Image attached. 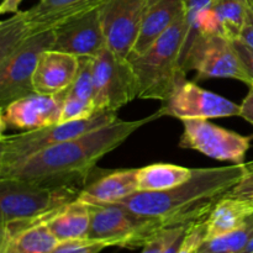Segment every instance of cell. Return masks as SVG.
<instances>
[{
	"instance_id": "1",
	"label": "cell",
	"mask_w": 253,
	"mask_h": 253,
	"mask_svg": "<svg viewBox=\"0 0 253 253\" xmlns=\"http://www.w3.org/2000/svg\"><path fill=\"white\" fill-rule=\"evenodd\" d=\"M160 118L162 114L158 110L141 120H116L110 125L46 148L15 167L0 170V178L51 187L69 185L83 190L99 160L118 148L136 130Z\"/></svg>"
},
{
	"instance_id": "2",
	"label": "cell",
	"mask_w": 253,
	"mask_h": 253,
	"mask_svg": "<svg viewBox=\"0 0 253 253\" xmlns=\"http://www.w3.org/2000/svg\"><path fill=\"white\" fill-rule=\"evenodd\" d=\"M245 166L194 168L182 184L163 192H136L119 204L135 214L157 219L166 227L192 225L205 220L244 175Z\"/></svg>"
},
{
	"instance_id": "3",
	"label": "cell",
	"mask_w": 253,
	"mask_h": 253,
	"mask_svg": "<svg viewBox=\"0 0 253 253\" xmlns=\"http://www.w3.org/2000/svg\"><path fill=\"white\" fill-rule=\"evenodd\" d=\"M82 189L51 187L34 182L0 178L1 241L41 224H47L62 208L78 200Z\"/></svg>"
},
{
	"instance_id": "4",
	"label": "cell",
	"mask_w": 253,
	"mask_h": 253,
	"mask_svg": "<svg viewBox=\"0 0 253 253\" xmlns=\"http://www.w3.org/2000/svg\"><path fill=\"white\" fill-rule=\"evenodd\" d=\"M188 32L185 9L142 54L128 57L137 79V98L165 101L185 78L180 56Z\"/></svg>"
},
{
	"instance_id": "5",
	"label": "cell",
	"mask_w": 253,
	"mask_h": 253,
	"mask_svg": "<svg viewBox=\"0 0 253 253\" xmlns=\"http://www.w3.org/2000/svg\"><path fill=\"white\" fill-rule=\"evenodd\" d=\"M116 120L119 119L114 111H100L84 120L58 123L17 135L6 136L1 133L0 170L15 167L46 148L110 125Z\"/></svg>"
},
{
	"instance_id": "6",
	"label": "cell",
	"mask_w": 253,
	"mask_h": 253,
	"mask_svg": "<svg viewBox=\"0 0 253 253\" xmlns=\"http://www.w3.org/2000/svg\"><path fill=\"white\" fill-rule=\"evenodd\" d=\"M88 205L91 215L88 239L105 242L109 247H143L166 229L160 220L140 216L119 203Z\"/></svg>"
},
{
	"instance_id": "7",
	"label": "cell",
	"mask_w": 253,
	"mask_h": 253,
	"mask_svg": "<svg viewBox=\"0 0 253 253\" xmlns=\"http://www.w3.org/2000/svg\"><path fill=\"white\" fill-rule=\"evenodd\" d=\"M94 106L96 113L114 111L137 98V79L128 58L105 47L93 59Z\"/></svg>"
},
{
	"instance_id": "8",
	"label": "cell",
	"mask_w": 253,
	"mask_h": 253,
	"mask_svg": "<svg viewBox=\"0 0 253 253\" xmlns=\"http://www.w3.org/2000/svg\"><path fill=\"white\" fill-rule=\"evenodd\" d=\"M53 30L25 40L16 49L0 58V109L35 93L34 73L43 51L52 49Z\"/></svg>"
},
{
	"instance_id": "9",
	"label": "cell",
	"mask_w": 253,
	"mask_h": 253,
	"mask_svg": "<svg viewBox=\"0 0 253 253\" xmlns=\"http://www.w3.org/2000/svg\"><path fill=\"white\" fill-rule=\"evenodd\" d=\"M183 71H195L197 79L232 78L249 86L247 74L231 40L216 34H199L183 63Z\"/></svg>"
},
{
	"instance_id": "10",
	"label": "cell",
	"mask_w": 253,
	"mask_h": 253,
	"mask_svg": "<svg viewBox=\"0 0 253 253\" xmlns=\"http://www.w3.org/2000/svg\"><path fill=\"white\" fill-rule=\"evenodd\" d=\"M182 123L184 131L179 147L198 151L208 157L232 165L245 163L247 151L251 147V137L220 127L207 119H185Z\"/></svg>"
},
{
	"instance_id": "11",
	"label": "cell",
	"mask_w": 253,
	"mask_h": 253,
	"mask_svg": "<svg viewBox=\"0 0 253 253\" xmlns=\"http://www.w3.org/2000/svg\"><path fill=\"white\" fill-rule=\"evenodd\" d=\"M162 116L185 119H216L241 115V104L200 88L187 78L178 82L172 94L162 101Z\"/></svg>"
},
{
	"instance_id": "12",
	"label": "cell",
	"mask_w": 253,
	"mask_h": 253,
	"mask_svg": "<svg viewBox=\"0 0 253 253\" xmlns=\"http://www.w3.org/2000/svg\"><path fill=\"white\" fill-rule=\"evenodd\" d=\"M66 93L67 89L49 95L32 93L10 103L0 113L1 133L7 128L31 131L58 124Z\"/></svg>"
},
{
	"instance_id": "13",
	"label": "cell",
	"mask_w": 253,
	"mask_h": 253,
	"mask_svg": "<svg viewBox=\"0 0 253 253\" xmlns=\"http://www.w3.org/2000/svg\"><path fill=\"white\" fill-rule=\"evenodd\" d=\"M147 0H106L100 16L106 43L111 51L128 58L133 48Z\"/></svg>"
},
{
	"instance_id": "14",
	"label": "cell",
	"mask_w": 253,
	"mask_h": 253,
	"mask_svg": "<svg viewBox=\"0 0 253 253\" xmlns=\"http://www.w3.org/2000/svg\"><path fill=\"white\" fill-rule=\"evenodd\" d=\"M52 49L76 57H96L105 47V32L100 16V7L71 20L53 30Z\"/></svg>"
},
{
	"instance_id": "15",
	"label": "cell",
	"mask_w": 253,
	"mask_h": 253,
	"mask_svg": "<svg viewBox=\"0 0 253 253\" xmlns=\"http://www.w3.org/2000/svg\"><path fill=\"white\" fill-rule=\"evenodd\" d=\"M106 0H40L20 11L30 35L52 31L71 20L99 9Z\"/></svg>"
},
{
	"instance_id": "16",
	"label": "cell",
	"mask_w": 253,
	"mask_h": 253,
	"mask_svg": "<svg viewBox=\"0 0 253 253\" xmlns=\"http://www.w3.org/2000/svg\"><path fill=\"white\" fill-rule=\"evenodd\" d=\"M79 57L47 49L40 56L34 73V90L39 94H58L66 90L77 76Z\"/></svg>"
},
{
	"instance_id": "17",
	"label": "cell",
	"mask_w": 253,
	"mask_h": 253,
	"mask_svg": "<svg viewBox=\"0 0 253 253\" xmlns=\"http://www.w3.org/2000/svg\"><path fill=\"white\" fill-rule=\"evenodd\" d=\"M137 190V168L109 170L98 177H93L91 173L78 200L90 205L116 204Z\"/></svg>"
},
{
	"instance_id": "18",
	"label": "cell",
	"mask_w": 253,
	"mask_h": 253,
	"mask_svg": "<svg viewBox=\"0 0 253 253\" xmlns=\"http://www.w3.org/2000/svg\"><path fill=\"white\" fill-rule=\"evenodd\" d=\"M184 10V0H147L140 31L128 57L147 51Z\"/></svg>"
},
{
	"instance_id": "19",
	"label": "cell",
	"mask_w": 253,
	"mask_h": 253,
	"mask_svg": "<svg viewBox=\"0 0 253 253\" xmlns=\"http://www.w3.org/2000/svg\"><path fill=\"white\" fill-rule=\"evenodd\" d=\"M253 214V208L244 200L225 197L217 203L205 220V240L222 236L239 229Z\"/></svg>"
},
{
	"instance_id": "20",
	"label": "cell",
	"mask_w": 253,
	"mask_h": 253,
	"mask_svg": "<svg viewBox=\"0 0 253 253\" xmlns=\"http://www.w3.org/2000/svg\"><path fill=\"white\" fill-rule=\"evenodd\" d=\"M90 209L86 203L76 200L62 208L47 226L59 242L88 239L90 229Z\"/></svg>"
},
{
	"instance_id": "21",
	"label": "cell",
	"mask_w": 253,
	"mask_h": 253,
	"mask_svg": "<svg viewBox=\"0 0 253 253\" xmlns=\"http://www.w3.org/2000/svg\"><path fill=\"white\" fill-rule=\"evenodd\" d=\"M194 168L172 163H155L137 168V192H163L187 182Z\"/></svg>"
},
{
	"instance_id": "22",
	"label": "cell",
	"mask_w": 253,
	"mask_h": 253,
	"mask_svg": "<svg viewBox=\"0 0 253 253\" xmlns=\"http://www.w3.org/2000/svg\"><path fill=\"white\" fill-rule=\"evenodd\" d=\"M58 242L47 224H41L0 242V253H52Z\"/></svg>"
},
{
	"instance_id": "23",
	"label": "cell",
	"mask_w": 253,
	"mask_h": 253,
	"mask_svg": "<svg viewBox=\"0 0 253 253\" xmlns=\"http://www.w3.org/2000/svg\"><path fill=\"white\" fill-rule=\"evenodd\" d=\"M253 239V214L242 226L222 236L205 240L197 253H242Z\"/></svg>"
},
{
	"instance_id": "24",
	"label": "cell",
	"mask_w": 253,
	"mask_h": 253,
	"mask_svg": "<svg viewBox=\"0 0 253 253\" xmlns=\"http://www.w3.org/2000/svg\"><path fill=\"white\" fill-rule=\"evenodd\" d=\"M30 36L31 35L20 11L15 12L9 19L2 20L0 22V58L11 53Z\"/></svg>"
},
{
	"instance_id": "25",
	"label": "cell",
	"mask_w": 253,
	"mask_h": 253,
	"mask_svg": "<svg viewBox=\"0 0 253 253\" xmlns=\"http://www.w3.org/2000/svg\"><path fill=\"white\" fill-rule=\"evenodd\" d=\"M93 59V57H79L78 72L73 83L67 88L66 95L94 106Z\"/></svg>"
},
{
	"instance_id": "26",
	"label": "cell",
	"mask_w": 253,
	"mask_h": 253,
	"mask_svg": "<svg viewBox=\"0 0 253 253\" xmlns=\"http://www.w3.org/2000/svg\"><path fill=\"white\" fill-rule=\"evenodd\" d=\"M189 226L190 225H182V226L166 227L142 247L141 253H163L177 237L187 232Z\"/></svg>"
},
{
	"instance_id": "27",
	"label": "cell",
	"mask_w": 253,
	"mask_h": 253,
	"mask_svg": "<svg viewBox=\"0 0 253 253\" xmlns=\"http://www.w3.org/2000/svg\"><path fill=\"white\" fill-rule=\"evenodd\" d=\"M106 247H109L108 244L96 240H71L58 242L52 253H100Z\"/></svg>"
},
{
	"instance_id": "28",
	"label": "cell",
	"mask_w": 253,
	"mask_h": 253,
	"mask_svg": "<svg viewBox=\"0 0 253 253\" xmlns=\"http://www.w3.org/2000/svg\"><path fill=\"white\" fill-rule=\"evenodd\" d=\"M244 175L240 179V182L230 190L227 197L244 200L253 208V161L249 163H244Z\"/></svg>"
},
{
	"instance_id": "29",
	"label": "cell",
	"mask_w": 253,
	"mask_h": 253,
	"mask_svg": "<svg viewBox=\"0 0 253 253\" xmlns=\"http://www.w3.org/2000/svg\"><path fill=\"white\" fill-rule=\"evenodd\" d=\"M205 220L190 225L178 253H197L200 245L205 241V234H207Z\"/></svg>"
},
{
	"instance_id": "30",
	"label": "cell",
	"mask_w": 253,
	"mask_h": 253,
	"mask_svg": "<svg viewBox=\"0 0 253 253\" xmlns=\"http://www.w3.org/2000/svg\"><path fill=\"white\" fill-rule=\"evenodd\" d=\"M214 1L215 0H184L185 16H187L188 24L187 35L192 31L198 16H199L204 10H207Z\"/></svg>"
},
{
	"instance_id": "31",
	"label": "cell",
	"mask_w": 253,
	"mask_h": 253,
	"mask_svg": "<svg viewBox=\"0 0 253 253\" xmlns=\"http://www.w3.org/2000/svg\"><path fill=\"white\" fill-rule=\"evenodd\" d=\"M239 40L244 42L246 46L253 49V6L247 1L246 12H245L244 22H242L241 31H240Z\"/></svg>"
},
{
	"instance_id": "32",
	"label": "cell",
	"mask_w": 253,
	"mask_h": 253,
	"mask_svg": "<svg viewBox=\"0 0 253 253\" xmlns=\"http://www.w3.org/2000/svg\"><path fill=\"white\" fill-rule=\"evenodd\" d=\"M232 43H234L235 49H236L237 54H239L240 59H241L247 74H249L250 78H251L253 85V49L250 48L249 46H246V44H245L244 42L240 41L239 39L232 40Z\"/></svg>"
},
{
	"instance_id": "33",
	"label": "cell",
	"mask_w": 253,
	"mask_h": 253,
	"mask_svg": "<svg viewBox=\"0 0 253 253\" xmlns=\"http://www.w3.org/2000/svg\"><path fill=\"white\" fill-rule=\"evenodd\" d=\"M240 116L253 126V85L250 86L246 98L241 103V115Z\"/></svg>"
},
{
	"instance_id": "34",
	"label": "cell",
	"mask_w": 253,
	"mask_h": 253,
	"mask_svg": "<svg viewBox=\"0 0 253 253\" xmlns=\"http://www.w3.org/2000/svg\"><path fill=\"white\" fill-rule=\"evenodd\" d=\"M24 0H1L0 2V14H15L20 11L19 6Z\"/></svg>"
},
{
	"instance_id": "35",
	"label": "cell",
	"mask_w": 253,
	"mask_h": 253,
	"mask_svg": "<svg viewBox=\"0 0 253 253\" xmlns=\"http://www.w3.org/2000/svg\"><path fill=\"white\" fill-rule=\"evenodd\" d=\"M185 234H187V232H184V234L180 235L179 237H177V239H175L174 241H173L172 244H170L169 246L166 249V251L163 253H178V251H179V249H180V245H182V242H183V239H184V236H185Z\"/></svg>"
},
{
	"instance_id": "36",
	"label": "cell",
	"mask_w": 253,
	"mask_h": 253,
	"mask_svg": "<svg viewBox=\"0 0 253 253\" xmlns=\"http://www.w3.org/2000/svg\"><path fill=\"white\" fill-rule=\"evenodd\" d=\"M252 252H253V239H252V241L249 244V246L245 249V251L242 253H252Z\"/></svg>"
},
{
	"instance_id": "37",
	"label": "cell",
	"mask_w": 253,
	"mask_h": 253,
	"mask_svg": "<svg viewBox=\"0 0 253 253\" xmlns=\"http://www.w3.org/2000/svg\"><path fill=\"white\" fill-rule=\"evenodd\" d=\"M247 1H249V2H250V4H251V5H252V6H253V0H247Z\"/></svg>"
},
{
	"instance_id": "38",
	"label": "cell",
	"mask_w": 253,
	"mask_h": 253,
	"mask_svg": "<svg viewBox=\"0 0 253 253\" xmlns=\"http://www.w3.org/2000/svg\"><path fill=\"white\" fill-rule=\"evenodd\" d=\"M244 1H247V0H244Z\"/></svg>"
},
{
	"instance_id": "39",
	"label": "cell",
	"mask_w": 253,
	"mask_h": 253,
	"mask_svg": "<svg viewBox=\"0 0 253 253\" xmlns=\"http://www.w3.org/2000/svg\"><path fill=\"white\" fill-rule=\"evenodd\" d=\"M252 253H253V252H252Z\"/></svg>"
}]
</instances>
